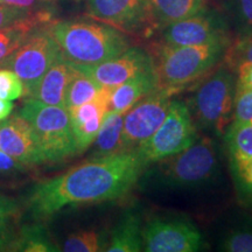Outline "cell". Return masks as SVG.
<instances>
[{
	"instance_id": "1",
	"label": "cell",
	"mask_w": 252,
	"mask_h": 252,
	"mask_svg": "<svg viewBox=\"0 0 252 252\" xmlns=\"http://www.w3.org/2000/svg\"><path fill=\"white\" fill-rule=\"evenodd\" d=\"M144 167L135 151L93 158L64 174L36 185L28 200L31 212L45 219L68 206L117 200L133 187Z\"/></svg>"
},
{
	"instance_id": "2",
	"label": "cell",
	"mask_w": 252,
	"mask_h": 252,
	"mask_svg": "<svg viewBox=\"0 0 252 252\" xmlns=\"http://www.w3.org/2000/svg\"><path fill=\"white\" fill-rule=\"evenodd\" d=\"M48 30L63 56L74 64H97L108 61L130 47L124 32L98 20H62Z\"/></svg>"
},
{
	"instance_id": "3",
	"label": "cell",
	"mask_w": 252,
	"mask_h": 252,
	"mask_svg": "<svg viewBox=\"0 0 252 252\" xmlns=\"http://www.w3.org/2000/svg\"><path fill=\"white\" fill-rule=\"evenodd\" d=\"M231 43L215 42L198 46H166L158 43L153 49V68L158 86L175 93L207 75Z\"/></svg>"
},
{
	"instance_id": "4",
	"label": "cell",
	"mask_w": 252,
	"mask_h": 252,
	"mask_svg": "<svg viewBox=\"0 0 252 252\" xmlns=\"http://www.w3.org/2000/svg\"><path fill=\"white\" fill-rule=\"evenodd\" d=\"M159 163L158 180L173 189L204 187L215 180L220 173L215 144L208 137L197 138L187 149Z\"/></svg>"
},
{
	"instance_id": "5",
	"label": "cell",
	"mask_w": 252,
	"mask_h": 252,
	"mask_svg": "<svg viewBox=\"0 0 252 252\" xmlns=\"http://www.w3.org/2000/svg\"><path fill=\"white\" fill-rule=\"evenodd\" d=\"M20 116L31 123L45 162H59L76 156L67 109L28 98Z\"/></svg>"
},
{
	"instance_id": "6",
	"label": "cell",
	"mask_w": 252,
	"mask_h": 252,
	"mask_svg": "<svg viewBox=\"0 0 252 252\" xmlns=\"http://www.w3.org/2000/svg\"><path fill=\"white\" fill-rule=\"evenodd\" d=\"M236 78L228 65L209 75L195 91L193 112L195 121L206 130L224 133L234 115Z\"/></svg>"
},
{
	"instance_id": "7",
	"label": "cell",
	"mask_w": 252,
	"mask_h": 252,
	"mask_svg": "<svg viewBox=\"0 0 252 252\" xmlns=\"http://www.w3.org/2000/svg\"><path fill=\"white\" fill-rule=\"evenodd\" d=\"M198 138L196 125L185 102L174 99L165 119L135 151L145 166L180 153Z\"/></svg>"
},
{
	"instance_id": "8",
	"label": "cell",
	"mask_w": 252,
	"mask_h": 252,
	"mask_svg": "<svg viewBox=\"0 0 252 252\" xmlns=\"http://www.w3.org/2000/svg\"><path fill=\"white\" fill-rule=\"evenodd\" d=\"M48 25L34 31L11 55L0 62V67L15 72L23 81L26 97L30 96L40 78L62 54L48 30Z\"/></svg>"
},
{
	"instance_id": "9",
	"label": "cell",
	"mask_w": 252,
	"mask_h": 252,
	"mask_svg": "<svg viewBox=\"0 0 252 252\" xmlns=\"http://www.w3.org/2000/svg\"><path fill=\"white\" fill-rule=\"evenodd\" d=\"M160 42L166 46H198L232 42L225 15L207 7L200 13L168 25L161 31Z\"/></svg>"
},
{
	"instance_id": "10",
	"label": "cell",
	"mask_w": 252,
	"mask_h": 252,
	"mask_svg": "<svg viewBox=\"0 0 252 252\" xmlns=\"http://www.w3.org/2000/svg\"><path fill=\"white\" fill-rule=\"evenodd\" d=\"M141 237L147 252H195L203 245L197 226L181 216L153 217L143 226Z\"/></svg>"
},
{
	"instance_id": "11",
	"label": "cell",
	"mask_w": 252,
	"mask_h": 252,
	"mask_svg": "<svg viewBox=\"0 0 252 252\" xmlns=\"http://www.w3.org/2000/svg\"><path fill=\"white\" fill-rule=\"evenodd\" d=\"M174 91L158 88L125 112L123 151H134L152 135L165 119Z\"/></svg>"
},
{
	"instance_id": "12",
	"label": "cell",
	"mask_w": 252,
	"mask_h": 252,
	"mask_svg": "<svg viewBox=\"0 0 252 252\" xmlns=\"http://www.w3.org/2000/svg\"><path fill=\"white\" fill-rule=\"evenodd\" d=\"M77 70L108 89L121 86L135 75L153 67L152 55L140 47H128L121 55L97 64H74Z\"/></svg>"
},
{
	"instance_id": "13",
	"label": "cell",
	"mask_w": 252,
	"mask_h": 252,
	"mask_svg": "<svg viewBox=\"0 0 252 252\" xmlns=\"http://www.w3.org/2000/svg\"><path fill=\"white\" fill-rule=\"evenodd\" d=\"M88 15L124 33L150 34L146 0H89Z\"/></svg>"
},
{
	"instance_id": "14",
	"label": "cell",
	"mask_w": 252,
	"mask_h": 252,
	"mask_svg": "<svg viewBox=\"0 0 252 252\" xmlns=\"http://www.w3.org/2000/svg\"><path fill=\"white\" fill-rule=\"evenodd\" d=\"M0 150L23 165L45 162L31 123L20 115L0 123Z\"/></svg>"
},
{
	"instance_id": "15",
	"label": "cell",
	"mask_w": 252,
	"mask_h": 252,
	"mask_svg": "<svg viewBox=\"0 0 252 252\" xmlns=\"http://www.w3.org/2000/svg\"><path fill=\"white\" fill-rule=\"evenodd\" d=\"M110 93L111 89L104 88L94 99L68 109L77 154L84 152L93 145L102 125L104 116L109 110Z\"/></svg>"
},
{
	"instance_id": "16",
	"label": "cell",
	"mask_w": 252,
	"mask_h": 252,
	"mask_svg": "<svg viewBox=\"0 0 252 252\" xmlns=\"http://www.w3.org/2000/svg\"><path fill=\"white\" fill-rule=\"evenodd\" d=\"M76 69H75L74 63L69 62L63 54H61L40 78L28 98L40 100L48 105L65 108V91Z\"/></svg>"
},
{
	"instance_id": "17",
	"label": "cell",
	"mask_w": 252,
	"mask_h": 252,
	"mask_svg": "<svg viewBox=\"0 0 252 252\" xmlns=\"http://www.w3.org/2000/svg\"><path fill=\"white\" fill-rule=\"evenodd\" d=\"M207 7V0H146L150 34L200 13Z\"/></svg>"
},
{
	"instance_id": "18",
	"label": "cell",
	"mask_w": 252,
	"mask_h": 252,
	"mask_svg": "<svg viewBox=\"0 0 252 252\" xmlns=\"http://www.w3.org/2000/svg\"><path fill=\"white\" fill-rule=\"evenodd\" d=\"M158 88V78L152 67L135 75L121 86L113 88L110 93L109 109L121 113L127 112L132 106Z\"/></svg>"
},
{
	"instance_id": "19",
	"label": "cell",
	"mask_w": 252,
	"mask_h": 252,
	"mask_svg": "<svg viewBox=\"0 0 252 252\" xmlns=\"http://www.w3.org/2000/svg\"><path fill=\"white\" fill-rule=\"evenodd\" d=\"M48 9H41L24 20L0 30V62L11 55L34 31L52 23Z\"/></svg>"
},
{
	"instance_id": "20",
	"label": "cell",
	"mask_w": 252,
	"mask_h": 252,
	"mask_svg": "<svg viewBox=\"0 0 252 252\" xmlns=\"http://www.w3.org/2000/svg\"><path fill=\"white\" fill-rule=\"evenodd\" d=\"M141 220L137 213H125L112 230L110 236L108 252H138L143 251Z\"/></svg>"
},
{
	"instance_id": "21",
	"label": "cell",
	"mask_w": 252,
	"mask_h": 252,
	"mask_svg": "<svg viewBox=\"0 0 252 252\" xmlns=\"http://www.w3.org/2000/svg\"><path fill=\"white\" fill-rule=\"evenodd\" d=\"M124 115L109 109L104 116L102 125L94 140V151L91 158H102L124 152L122 146V132Z\"/></svg>"
},
{
	"instance_id": "22",
	"label": "cell",
	"mask_w": 252,
	"mask_h": 252,
	"mask_svg": "<svg viewBox=\"0 0 252 252\" xmlns=\"http://www.w3.org/2000/svg\"><path fill=\"white\" fill-rule=\"evenodd\" d=\"M225 145L235 171L252 159V124L235 123L225 128Z\"/></svg>"
},
{
	"instance_id": "23",
	"label": "cell",
	"mask_w": 252,
	"mask_h": 252,
	"mask_svg": "<svg viewBox=\"0 0 252 252\" xmlns=\"http://www.w3.org/2000/svg\"><path fill=\"white\" fill-rule=\"evenodd\" d=\"M103 89L104 87L100 86L99 83H97L88 75L76 69L74 76L69 82L67 91H65V109L68 110L90 102V100L96 98L102 93Z\"/></svg>"
},
{
	"instance_id": "24",
	"label": "cell",
	"mask_w": 252,
	"mask_h": 252,
	"mask_svg": "<svg viewBox=\"0 0 252 252\" xmlns=\"http://www.w3.org/2000/svg\"><path fill=\"white\" fill-rule=\"evenodd\" d=\"M223 14L236 39L252 36V0H225Z\"/></svg>"
},
{
	"instance_id": "25",
	"label": "cell",
	"mask_w": 252,
	"mask_h": 252,
	"mask_svg": "<svg viewBox=\"0 0 252 252\" xmlns=\"http://www.w3.org/2000/svg\"><path fill=\"white\" fill-rule=\"evenodd\" d=\"M220 250L226 252H252V219L245 217L230 228L220 239Z\"/></svg>"
},
{
	"instance_id": "26",
	"label": "cell",
	"mask_w": 252,
	"mask_h": 252,
	"mask_svg": "<svg viewBox=\"0 0 252 252\" xmlns=\"http://www.w3.org/2000/svg\"><path fill=\"white\" fill-rule=\"evenodd\" d=\"M108 243L104 242L102 235L94 230L77 231L68 236L62 247L65 252H96L105 251Z\"/></svg>"
},
{
	"instance_id": "27",
	"label": "cell",
	"mask_w": 252,
	"mask_h": 252,
	"mask_svg": "<svg viewBox=\"0 0 252 252\" xmlns=\"http://www.w3.org/2000/svg\"><path fill=\"white\" fill-rule=\"evenodd\" d=\"M17 250L28 252H47L59 251L55 245L50 242L48 236L40 226H28L21 232V237L18 239Z\"/></svg>"
},
{
	"instance_id": "28",
	"label": "cell",
	"mask_w": 252,
	"mask_h": 252,
	"mask_svg": "<svg viewBox=\"0 0 252 252\" xmlns=\"http://www.w3.org/2000/svg\"><path fill=\"white\" fill-rule=\"evenodd\" d=\"M225 65L231 69H237L239 64L252 62V36L244 39H235L226 49L224 58Z\"/></svg>"
},
{
	"instance_id": "29",
	"label": "cell",
	"mask_w": 252,
	"mask_h": 252,
	"mask_svg": "<svg viewBox=\"0 0 252 252\" xmlns=\"http://www.w3.org/2000/svg\"><path fill=\"white\" fill-rule=\"evenodd\" d=\"M232 122L252 124V89L236 86Z\"/></svg>"
},
{
	"instance_id": "30",
	"label": "cell",
	"mask_w": 252,
	"mask_h": 252,
	"mask_svg": "<svg viewBox=\"0 0 252 252\" xmlns=\"http://www.w3.org/2000/svg\"><path fill=\"white\" fill-rule=\"evenodd\" d=\"M24 94V83L18 75L7 68L0 67V98L12 102Z\"/></svg>"
},
{
	"instance_id": "31",
	"label": "cell",
	"mask_w": 252,
	"mask_h": 252,
	"mask_svg": "<svg viewBox=\"0 0 252 252\" xmlns=\"http://www.w3.org/2000/svg\"><path fill=\"white\" fill-rule=\"evenodd\" d=\"M41 11V9H39ZM37 11H27V9L9 7V6L0 5V30L11 26L18 21L24 20Z\"/></svg>"
},
{
	"instance_id": "32",
	"label": "cell",
	"mask_w": 252,
	"mask_h": 252,
	"mask_svg": "<svg viewBox=\"0 0 252 252\" xmlns=\"http://www.w3.org/2000/svg\"><path fill=\"white\" fill-rule=\"evenodd\" d=\"M11 217L12 216H0V251L13 250L12 248H17L18 239L14 238Z\"/></svg>"
},
{
	"instance_id": "33",
	"label": "cell",
	"mask_w": 252,
	"mask_h": 252,
	"mask_svg": "<svg viewBox=\"0 0 252 252\" xmlns=\"http://www.w3.org/2000/svg\"><path fill=\"white\" fill-rule=\"evenodd\" d=\"M50 0H0V5L9 6V7L27 9V11H39L41 6Z\"/></svg>"
},
{
	"instance_id": "34",
	"label": "cell",
	"mask_w": 252,
	"mask_h": 252,
	"mask_svg": "<svg viewBox=\"0 0 252 252\" xmlns=\"http://www.w3.org/2000/svg\"><path fill=\"white\" fill-rule=\"evenodd\" d=\"M236 86L252 89V62H245L238 65Z\"/></svg>"
},
{
	"instance_id": "35",
	"label": "cell",
	"mask_w": 252,
	"mask_h": 252,
	"mask_svg": "<svg viewBox=\"0 0 252 252\" xmlns=\"http://www.w3.org/2000/svg\"><path fill=\"white\" fill-rule=\"evenodd\" d=\"M21 168H23V163L17 161L14 158L0 150V173H11L20 171Z\"/></svg>"
},
{
	"instance_id": "36",
	"label": "cell",
	"mask_w": 252,
	"mask_h": 252,
	"mask_svg": "<svg viewBox=\"0 0 252 252\" xmlns=\"http://www.w3.org/2000/svg\"><path fill=\"white\" fill-rule=\"evenodd\" d=\"M18 212V204L13 198L0 194V216H13Z\"/></svg>"
},
{
	"instance_id": "37",
	"label": "cell",
	"mask_w": 252,
	"mask_h": 252,
	"mask_svg": "<svg viewBox=\"0 0 252 252\" xmlns=\"http://www.w3.org/2000/svg\"><path fill=\"white\" fill-rule=\"evenodd\" d=\"M237 174L248 187L252 188V159L238 169Z\"/></svg>"
},
{
	"instance_id": "38",
	"label": "cell",
	"mask_w": 252,
	"mask_h": 252,
	"mask_svg": "<svg viewBox=\"0 0 252 252\" xmlns=\"http://www.w3.org/2000/svg\"><path fill=\"white\" fill-rule=\"evenodd\" d=\"M12 110H13V104L11 100L0 98V121L7 118Z\"/></svg>"
}]
</instances>
